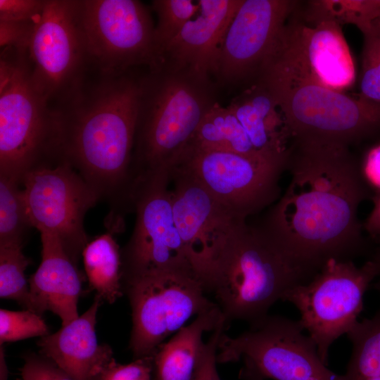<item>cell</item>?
I'll return each mask as SVG.
<instances>
[{
    "label": "cell",
    "instance_id": "6da1fadb",
    "mask_svg": "<svg viewBox=\"0 0 380 380\" xmlns=\"http://www.w3.org/2000/svg\"><path fill=\"white\" fill-rule=\"evenodd\" d=\"M287 169L290 182L260 225L289 260L312 279L331 260L364 254L357 214L370 194L348 146L293 141Z\"/></svg>",
    "mask_w": 380,
    "mask_h": 380
},
{
    "label": "cell",
    "instance_id": "7a4b0ae2",
    "mask_svg": "<svg viewBox=\"0 0 380 380\" xmlns=\"http://www.w3.org/2000/svg\"><path fill=\"white\" fill-rule=\"evenodd\" d=\"M55 108L58 160L68 163L110 206L107 224L123 222L129 208L130 169L141 78L134 70L97 74Z\"/></svg>",
    "mask_w": 380,
    "mask_h": 380
},
{
    "label": "cell",
    "instance_id": "3957f363",
    "mask_svg": "<svg viewBox=\"0 0 380 380\" xmlns=\"http://www.w3.org/2000/svg\"><path fill=\"white\" fill-rule=\"evenodd\" d=\"M257 82L271 94L291 139L349 146L380 129V103L353 98L319 82L286 28Z\"/></svg>",
    "mask_w": 380,
    "mask_h": 380
},
{
    "label": "cell",
    "instance_id": "277c9868",
    "mask_svg": "<svg viewBox=\"0 0 380 380\" xmlns=\"http://www.w3.org/2000/svg\"><path fill=\"white\" fill-rule=\"evenodd\" d=\"M215 84L163 65L148 68L141 78L131 184L170 172L206 111L217 101Z\"/></svg>",
    "mask_w": 380,
    "mask_h": 380
},
{
    "label": "cell",
    "instance_id": "5b68a950",
    "mask_svg": "<svg viewBox=\"0 0 380 380\" xmlns=\"http://www.w3.org/2000/svg\"><path fill=\"white\" fill-rule=\"evenodd\" d=\"M310 279L284 255L260 225L247 220L232 230L215 257L206 292L213 293L226 324H253L294 286Z\"/></svg>",
    "mask_w": 380,
    "mask_h": 380
},
{
    "label": "cell",
    "instance_id": "8992f818",
    "mask_svg": "<svg viewBox=\"0 0 380 380\" xmlns=\"http://www.w3.org/2000/svg\"><path fill=\"white\" fill-rule=\"evenodd\" d=\"M58 163L56 110L34 86L27 52L5 48L0 59V175L19 183Z\"/></svg>",
    "mask_w": 380,
    "mask_h": 380
},
{
    "label": "cell",
    "instance_id": "52a82bcc",
    "mask_svg": "<svg viewBox=\"0 0 380 380\" xmlns=\"http://www.w3.org/2000/svg\"><path fill=\"white\" fill-rule=\"evenodd\" d=\"M298 320L267 315L236 337L224 331L217 343V362L243 360L246 374L274 380H350L327 367L317 346Z\"/></svg>",
    "mask_w": 380,
    "mask_h": 380
},
{
    "label": "cell",
    "instance_id": "ba28073f",
    "mask_svg": "<svg viewBox=\"0 0 380 380\" xmlns=\"http://www.w3.org/2000/svg\"><path fill=\"white\" fill-rule=\"evenodd\" d=\"M78 22L90 70L119 75L161 64L148 8L137 0H77Z\"/></svg>",
    "mask_w": 380,
    "mask_h": 380
},
{
    "label": "cell",
    "instance_id": "9c48e42d",
    "mask_svg": "<svg viewBox=\"0 0 380 380\" xmlns=\"http://www.w3.org/2000/svg\"><path fill=\"white\" fill-rule=\"evenodd\" d=\"M379 273L380 261L374 255L360 267L353 260H331L284 297L298 310L299 322L327 365L330 347L358 321L364 296Z\"/></svg>",
    "mask_w": 380,
    "mask_h": 380
},
{
    "label": "cell",
    "instance_id": "30bf717a",
    "mask_svg": "<svg viewBox=\"0 0 380 380\" xmlns=\"http://www.w3.org/2000/svg\"><path fill=\"white\" fill-rule=\"evenodd\" d=\"M132 311L128 348L134 359L153 356L158 347L194 315L218 307L190 270L150 273L122 284Z\"/></svg>",
    "mask_w": 380,
    "mask_h": 380
},
{
    "label": "cell",
    "instance_id": "8fae6325",
    "mask_svg": "<svg viewBox=\"0 0 380 380\" xmlns=\"http://www.w3.org/2000/svg\"><path fill=\"white\" fill-rule=\"evenodd\" d=\"M170 184V172H163L131 186L129 208L136 220L129 241L120 250L122 284L160 271L194 272L175 224Z\"/></svg>",
    "mask_w": 380,
    "mask_h": 380
},
{
    "label": "cell",
    "instance_id": "7c38bea8",
    "mask_svg": "<svg viewBox=\"0 0 380 380\" xmlns=\"http://www.w3.org/2000/svg\"><path fill=\"white\" fill-rule=\"evenodd\" d=\"M77 0H46L27 49L31 77L53 108L68 101L89 70L77 15Z\"/></svg>",
    "mask_w": 380,
    "mask_h": 380
},
{
    "label": "cell",
    "instance_id": "4fadbf2b",
    "mask_svg": "<svg viewBox=\"0 0 380 380\" xmlns=\"http://www.w3.org/2000/svg\"><path fill=\"white\" fill-rule=\"evenodd\" d=\"M175 166L189 172L231 213L246 220L278 201L279 179L286 170L259 157L190 146Z\"/></svg>",
    "mask_w": 380,
    "mask_h": 380
},
{
    "label": "cell",
    "instance_id": "5bb4252c",
    "mask_svg": "<svg viewBox=\"0 0 380 380\" xmlns=\"http://www.w3.org/2000/svg\"><path fill=\"white\" fill-rule=\"evenodd\" d=\"M21 185L32 227L56 234L77 265L89 243L84 216L100 201L96 193L65 162L28 172Z\"/></svg>",
    "mask_w": 380,
    "mask_h": 380
},
{
    "label": "cell",
    "instance_id": "9a60e30c",
    "mask_svg": "<svg viewBox=\"0 0 380 380\" xmlns=\"http://www.w3.org/2000/svg\"><path fill=\"white\" fill-rule=\"evenodd\" d=\"M295 5L286 0H243L220 47L216 83L234 85L258 77Z\"/></svg>",
    "mask_w": 380,
    "mask_h": 380
},
{
    "label": "cell",
    "instance_id": "2e32d148",
    "mask_svg": "<svg viewBox=\"0 0 380 380\" xmlns=\"http://www.w3.org/2000/svg\"><path fill=\"white\" fill-rule=\"evenodd\" d=\"M174 219L189 263L206 287L217 251L242 221L216 201L189 172L170 170Z\"/></svg>",
    "mask_w": 380,
    "mask_h": 380
},
{
    "label": "cell",
    "instance_id": "e0dca14e",
    "mask_svg": "<svg viewBox=\"0 0 380 380\" xmlns=\"http://www.w3.org/2000/svg\"><path fill=\"white\" fill-rule=\"evenodd\" d=\"M242 1H198V13L165 49L161 64L211 80L222 41Z\"/></svg>",
    "mask_w": 380,
    "mask_h": 380
},
{
    "label": "cell",
    "instance_id": "ac0fdd59",
    "mask_svg": "<svg viewBox=\"0 0 380 380\" xmlns=\"http://www.w3.org/2000/svg\"><path fill=\"white\" fill-rule=\"evenodd\" d=\"M42 261L28 280L33 312L51 311L65 326L79 317L82 275L53 234L41 232Z\"/></svg>",
    "mask_w": 380,
    "mask_h": 380
},
{
    "label": "cell",
    "instance_id": "d6986e66",
    "mask_svg": "<svg viewBox=\"0 0 380 380\" xmlns=\"http://www.w3.org/2000/svg\"><path fill=\"white\" fill-rule=\"evenodd\" d=\"M103 300L95 295L91 305L82 315L37 343L39 353L52 360L74 380H91L113 357L108 344H99L96 316Z\"/></svg>",
    "mask_w": 380,
    "mask_h": 380
},
{
    "label": "cell",
    "instance_id": "ffe728a7",
    "mask_svg": "<svg viewBox=\"0 0 380 380\" xmlns=\"http://www.w3.org/2000/svg\"><path fill=\"white\" fill-rule=\"evenodd\" d=\"M310 23L286 25L300 56L319 82L339 91L348 89L355 70L341 25L331 20Z\"/></svg>",
    "mask_w": 380,
    "mask_h": 380
},
{
    "label": "cell",
    "instance_id": "44dd1931",
    "mask_svg": "<svg viewBox=\"0 0 380 380\" xmlns=\"http://www.w3.org/2000/svg\"><path fill=\"white\" fill-rule=\"evenodd\" d=\"M227 107L240 122L257 153L287 169L291 137L267 89L256 82L236 96Z\"/></svg>",
    "mask_w": 380,
    "mask_h": 380
},
{
    "label": "cell",
    "instance_id": "7402d4cb",
    "mask_svg": "<svg viewBox=\"0 0 380 380\" xmlns=\"http://www.w3.org/2000/svg\"><path fill=\"white\" fill-rule=\"evenodd\" d=\"M222 323L226 324L223 315L215 308L197 315L160 344L153 355V380H191L203 350V334Z\"/></svg>",
    "mask_w": 380,
    "mask_h": 380
},
{
    "label": "cell",
    "instance_id": "603a6c76",
    "mask_svg": "<svg viewBox=\"0 0 380 380\" xmlns=\"http://www.w3.org/2000/svg\"><path fill=\"white\" fill-rule=\"evenodd\" d=\"M113 234L108 231L89 241L82 254L89 290L110 304L123 296L121 253Z\"/></svg>",
    "mask_w": 380,
    "mask_h": 380
},
{
    "label": "cell",
    "instance_id": "cb8c5ba5",
    "mask_svg": "<svg viewBox=\"0 0 380 380\" xmlns=\"http://www.w3.org/2000/svg\"><path fill=\"white\" fill-rule=\"evenodd\" d=\"M189 146L265 158L255 150L236 115L218 101L206 111Z\"/></svg>",
    "mask_w": 380,
    "mask_h": 380
},
{
    "label": "cell",
    "instance_id": "d4e9b609",
    "mask_svg": "<svg viewBox=\"0 0 380 380\" xmlns=\"http://www.w3.org/2000/svg\"><path fill=\"white\" fill-rule=\"evenodd\" d=\"M352 352L345 374L366 380L380 374V308L371 318L357 321L347 333Z\"/></svg>",
    "mask_w": 380,
    "mask_h": 380
},
{
    "label": "cell",
    "instance_id": "484cf974",
    "mask_svg": "<svg viewBox=\"0 0 380 380\" xmlns=\"http://www.w3.org/2000/svg\"><path fill=\"white\" fill-rule=\"evenodd\" d=\"M20 185L0 175V246L23 247L32 228Z\"/></svg>",
    "mask_w": 380,
    "mask_h": 380
},
{
    "label": "cell",
    "instance_id": "4316f807",
    "mask_svg": "<svg viewBox=\"0 0 380 380\" xmlns=\"http://www.w3.org/2000/svg\"><path fill=\"white\" fill-rule=\"evenodd\" d=\"M306 18L308 22L331 20L340 25L350 23L362 32L380 18V1H315L310 3Z\"/></svg>",
    "mask_w": 380,
    "mask_h": 380
},
{
    "label": "cell",
    "instance_id": "83f0119b",
    "mask_svg": "<svg viewBox=\"0 0 380 380\" xmlns=\"http://www.w3.org/2000/svg\"><path fill=\"white\" fill-rule=\"evenodd\" d=\"M20 246H0V297L33 312L25 272L30 263Z\"/></svg>",
    "mask_w": 380,
    "mask_h": 380
},
{
    "label": "cell",
    "instance_id": "f1b7e54d",
    "mask_svg": "<svg viewBox=\"0 0 380 380\" xmlns=\"http://www.w3.org/2000/svg\"><path fill=\"white\" fill-rule=\"evenodd\" d=\"M151 5L158 18L155 36L162 59L165 49L196 15L199 5L191 0H153Z\"/></svg>",
    "mask_w": 380,
    "mask_h": 380
},
{
    "label": "cell",
    "instance_id": "f546056e",
    "mask_svg": "<svg viewBox=\"0 0 380 380\" xmlns=\"http://www.w3.org/2000/svg\"><path fill=\"white\" fill-rule=\"evenodd\" d=\"M362 32L364 45L360 96L380 103V18L374 20Z\"/></svg>",
    "mask_w": 380,
    "mask_h": 380
},
{
    "label": "cell",
    "instance_id": "4dcf8cb0",
    "mask_svg": "<svg viewBox=\"0 0 380 380\" xmlns=\"http://www.w3.org/2000/svg\"><path fill=\"white\" fill-rule=\"evenodd\" d=\"M49 334V329L42 315L29 310H0V345Z\"/></svg>",
    "mask_w": 380,
    "mask_h": 380
},
{
    "label": "cell",
    "instance_id": "1f68e13d",
    "mask_svg": "<svg viewBox=\"0 0 380 380\" xmlns=\"http://www.w3.org/2000/svg\"><path fill=\"white\" fill-rule=\"evenodd\" d=\"M91 380H153V356L120 364L113 357Z\"/></svg>",
    "mask_w": 380,
    "mask_h": 380
},
{
    "label": "cell",
    "instance_id": "d6a6232c",
    "mask_svg": "<svg viewBox=\"0 0 380 380\" xmlns=\"http://www.w3.org/2000/svg\"><path fill=\"white\" fill-rule=\"evenodd\" d=\"M23 380H74L52 360L40 353H27L23 355Z\"/></svg>",
    "mask_w": 380,
    "mask_h": 380
},
{
    "label": "cell",
    "instance_id": "836d02e7",
    "mask_svg": "<svg viewBox=\"0 0 380 380\" xmlns=\"http://www.w3.org/2000/svg\"><path fill=\"white\" fill-rule=\"evenodd\" d=\"M46 0H0V21L37 22Z\"/></svg>",
    "mask_w": 380,
    "mask_h": 380
},
{
    "label": "cell",
    "instance_id": "e575fe53",
    "mask_svg": "<svg viewBox=\"0 0 380 380\" xmlns=\"http://www.w3.org/2000/svg\"><path fill=\"white\" fill-rule=\"evenodd\" d=\"M38 22V21H37ZM33 21H0V46L18 51H27L34 26Z\"/></svg>",
    "mask_w": 380,
    "mask_h": 380
},
{
    "label": "cell",
    "instance_id": "d590c367",
    "mask_svg": "<svg viewBox=\"0 0 380 380\" xmlns=\"http://www.w3.org/2000/svg\"><path fill=\"white\" fill-rule=\"evenodd\" d=\"M228 328L222 323L213 331L208 341L205 343L196 372L191 380H220L216 364L217 343L220 335Z\"/></svg>",
    "mask_w": 380,
    "mask_h": 380
},
{
    "label": "cell",
    "instance_id": "8d00e7d4",
    "mask_svg": "<svg viewBox=\"0 0 380 380\" xmlns=\"http://www.w3.org/2000/svg\"><path fill=\"white\" fill-rule=\"evenodd\" d=\"M361 167L367 183L378 189V193H380V144L368 152Z\"/></svg>",
    "mask_w": 380,
    "mask_h": 380
},
{
    "label": "cell",
    "instance_id": "74e56055",
    "mask_svg": "<svg viewBox=\"0 0 380 380\" xmlns=\"http://www.w3.org/2000/svg\"><path fill=\"white\" fill-rule=\"evenodd\" d=\"M374 207L363 223V229L375 240H380V193L372 197Z\"/></svg>",
    "mask_w": 380,
    "mask_h": 380
},
{
    "label": "cell",
    "instance_id": "f35d334b",
    "mask_svg": "<svg viewBox=\"0 0 380 380\" xmlns=\"http://www.w3.org/2000/svg\"><path fill=\"white\" fill-rule=\"evenodd\" d=\"M8 370L6 363L4 350L2 346L0 349V380H8Z\"/></svg>",
    "mask_w": 380,
    "mask_h": 380
},
{
    "label": "cell",
    "instance_id": "ab89813d",
    "mask_svg": "<svg viewBox=\"0 0 380 380\" xmlns=\"http://www.w3.org/2000/svg\"><path fill=\"white\" fill-rule=\"evenodd\" d=\"M374 255L380 261V256H379L377 254H374ZM377 280L376 281H375L373 284H372V286L373 288L380 294V273L378 276V277L376 278Z\"/></svg>",
    "mask_w": 380,
    "mask_h": 380
},
{
    "label": "cell",
    "instance_id": "60d3db41",
    "mask_svg": "<svg viewBox=\"0 0 380 380\" xmlns=\"http://www.w3.org/2000/svg\"><path fill=\"white\" fill-rule=\"evenodd\" d=\"M366 380H380V374L379 375H377V376H373V377H371V378H369Z\"/></svg>",
    "mask_w": 380,
    "mask_h": 380
},
{
    "label": "cell",
    "instance_id": "b9f144b4",
    "mask_svg": "<svg viewBox=\"0 0 380 380\" xmlns=\"http://www.w3.org/2000/svg\"><path fill=\"white\" fill-rule=\"evenodd\" d=\"M379 244V248L377 249V251L376 252V254H377L379 256H380V240L376 241Z\"/></svg>",
    "mask_w": 380,
    "mask_h": 380
}]
</instances>
